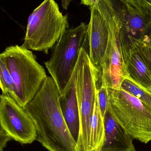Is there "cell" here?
I'll list each match as a JSON object with an SVG mask.
<instances>
[{
  "label": "cell",
  "mask_w": 151,
  "mask_h": 151,
  "mask_svg": "<svg viewBox=\"0 0 151 151\" xmlns=\"http://www.w3.org/2000/svg\"><path fill=\"white\" fill-rule=\"evenodd\" d=\"M59 95L53 78L47 76L24 109L34 123L36 140L45 149L48 151H78L64 119Z\"/></svg>",
  "instance_id": "6da1fadb"
},
{
  "label": "cell",
  "mask_w": 151,
  "mask_h": 151,
  "mask_svg": "<svg viewBox=\"0 0 151 151\" xmlns=\"http://www.w3.org/2000/svg\"><path fill=\"white\" fill-rule=\"evenodd\" d=\"M1 54L13 81L15 100L24 108L47 76L45 70L32 52L22 46L8 47Z\"/></svg>",
  "instance_id": "7a4b0ae2"
},
{
  "label": "cell",
  "mask_w": 151,
  "mask_h": 151,
  "mask_svg": "<svg viewBox=\"0 0 151 151\" xmlns=\"http://www.w3.org/2000/svg\"><path fill=\"white\" fill-rule=\"evenodd\" d=\"M67 15H63L55 0H44L29 16L22 47L46 54L69 29Z\"/></svg>",
  "instance_id": "3957f363"
},
{
  "label": "cell",
  "mask_w": 151,
  "mask_h": 151,
  "mask_svg": "<svg viewBox=\"0 0 151 151\" xmlns=\"http://www.w3.org/2000/svg\"><path fill=\"white\" fill-rule=\"evenodd\" d=\"M118 28L125 64L138 46L150 42L151 12L142 11L124 0H104Z\"/></svg>",
  "instance_id": "277c9868"
},
{
  "label": "cell",
  "mask_w": 151,
  "mask_h": 151,
  "mask_svg": "<svg viewBox=\"0 0 151 151\" xmlns=\"http://www.w3.org/2000/svg\"><path fill=\"white\" fill-rule=\"evenodd\" d=\"M88 24L81 23L66 30L54 45L45 66L60 93L66 88L78 62L81 49L88 44Z\"/></svg>",
  "instance_id": "5b68a950"
},
{
  "label": "cell",
  "mask_w": 151,
  "mask_h": 151,
  "mask_svg": "<svg viewBox=\"0 0 151 151\" xmlns=\"http://www.w3.org/2000/svg\"><path fill=\"white\" fill-rule=\"evenodd\" d=\"M76 67V84L80 121L76 146L78 151H91V127L96 95L98 71L91 62L85 48L81 49Z\"/></svg>",
  "instance_id": "8992f818"
},
{
  "label": "cell",
  "mask_w": 151,
  "mask_h": 151,
  "mask_svg": "<svg viewBox=\"0 0 151 151\" xmlns=\"http://www.w3.org/2000/svg\"><path fill=\"white\" fill-rule=\"evenodd\" d=\"M109 109L134 139L151 141V112L137 98L120 88H108Z\"/></svg>",
  "instance_id": "52a82bcc"
},
{
  "label": "cell",
  "mask_w": 151,
  "mask_h": 151,
  "mask_svg": "<svg viewBox=\"0 0 151 151\" xmlns=\"http://www.w3.org/2000/svg\"><path fill=\"white\" fill-rule=\"evenodd\" d=\"M0 125L12 139L22 144L36 140L34 123L24 108L9 95H0Z\"/></svg>",
  "instance_id": "ba28073f"
},
{
  "label": "cell",
  "mask_w": 151,
  "mask_h": 151,
  "mask_svg": "<svg viewBox=\"0 0 151 151\" xmlns=\"http://www.w3.org/2000/svg\"><path fill=\"white\" fill-rule=\"evenodd\" d=\"M97 71V86L103 85L107 88L119 89L127 77L118 28L111 14L109 42Z\"/></svg>",
  "instance_id": "9c48e42d"
},
{
  "label": "cell",
  "mask_w": 151,
  "mask_h": 151,
  "mask_svg": "<svg viewBox=\"0 0 151 151\" xmlns=\"http://www.w3.org/2000/svg\"><path fill=\"white\" fill-rule=\"evenodd\" d=\"M90 9V20L87 31L88 55L91 63L98 70L109 42L111 14L104 0L91 6Z\"/></svg>",
  "instance_id": "30bf717a"
},
{
  "label": "cell",
  "mask_w": 151,
  "mask_h": 151,
  "mask_svg": "<svg viewBox=\"0 0 151 151\" xmlns=\"http://www.w3.org/2000/svg\"><path fill=\"white\" fill-rule=\"evenodd\" d=\"M104 121V139L100 151H136L134 138L115 119L109 107Z\"/></svg>",
  "instance_id": "8fae6325"
},
{
  "label": "cell",
  "mask_w": 151,
  "mask_h": 151,
  "mask_svg": "<svg viewBox=\"0 0 151 151\" xmlns=\"http://www.w3.org/2000/svg\"><path fill=\"white\" fill-rule=\"evenodd\" d=\"M76 67L64 90L60 93L59 104L65 123L76 142L80 129V112L76 91Z\"/></svg>",
  "instance_id": "7c38bea8"
},
{
  "label": "cell",
  "mask_w": 151,
  "mask_h": 151,
  "mask_svg": "<svg viewBox=\"0 0 151 151\" xmlns=\"http://www.w3.org/2000/svg\"><path fill=\"white\" fill-rule=\"evenodd\" d=\"M127 77L139 86L151 91L150 71L137 50L125 63Z\"/></svg>",
  "instance_id": "4fadbf2b"
},
{
  "label": "cell",
  "mask_w": 151,
  "mask_h": 151,
  "mask_svg": "<svg viewBox=\"0 0 151 151\" xmlns=\"http://www.w3.org/2000/svg\"><path fill=\"white\" fill-rule=\"evenodd\" d=\"M104 124L99 107L96 91L94 110L91 118L90 134L91 151H100L104 142Z\"/></svg>",
  "instance_id": "5bb4252c"
},
{
  "label": "cell",
  "mask_w": 151,
  "mask_h": 151,
  "mask_svg": "<svg viewBox=\"0 0 151 151\" xmlns=\"http://www.w3.org/2000/svg\"><path fill=\"white\" fill-rule=\"evenodd\" d=\"M120 88L137 98L151 112V91L143 88L128 77L122 83Z\"/></svg>",
  "instance_id": "9a60e30c"
},
{
  "label": "cell",
  "mask_w": 151,
  "mask_h": 151,
  "mask_svg": "<svg viewBox=\"0 0 151 151\" xmlns=\"http://www.w3.org/2000/svg\"><path fill=\"white\" fill-rule=\"evenodd\" d=\"M0 88L3 94L9 95L15 100L14 84L6 63L0 54Z\"/></svg>",
  "instance_id": "2e32d148"
},
{
  "label": "cell",
  "mask_w": 151,
  "mask_h": 151,
  "mask_svg": "<svg viewBox=\"0 0 151 151\" xmlns=\"http://www.w3.org/2000/svg\"><path fill=\"white\" fill-rule=\"evenodd\" d=\"M97 96L100 114L104 120L105 114L109 106L108 88L103 85L97 87Z\"/></svg>",
  "instance_id": "e0dca14e"
},
{
  "label": "cell",
  "mask_w": 151,
  "mask_h": 151,
  "mask_svg": "<svg viewBox=\"0 0 151 151\" xmlns=\"http://www.w3.org/2000/svg\"><path fill=\"white\" fill-rule=\"evenodd\" d=\"M143 61L147 65L151 76V45L148 42L141 43L137 48Z\"/></svg>",
  "instance_id": "ac0fdd59"
},
{
  "label": "cell",
  "mask_w": 151,
  "mask_h": 151,
  "mask_svg": "<svg viewBox=\"0 0 151 151\" xmlns=\"http://www.w3.org/2000/svg\"><path fill=\"white\" fill-rule=\"evenodd\" d=\"M128 4L142 11L151 12V0H124Z\"/></svg>",
  "instance_id": "d6986e66"
},
{
  "label": "cell",
  "mask_w": 151,
  "mask_h": 151,
  "mask_svg": "<svg viewBox=\"0 0 151 151\" xmlns=\"http://www.w3.org/2000/svg\"><path fill=\"white\" fill-rule=\"evenodd\" d=\"M12 140L10 137L4 130L0 125V150H3Z\"/></svg>",
  "instance_id": "ffe728a7"
},
{
  "label": "cell",
  "mask_w": 151,
  "mask_h": 151,
  "mask_svg": "<svg viewBox=\"0 0 151 151\" xmlns=\"http://www.w3.org/2000/svg\"><path fill=\"white\" fill-rule=\"evenodd\" d=\"M101 1L102 0H81V3L83 5L91 7L97 4Z\"/></svg>",
  "instance_id": "44dd1931"
},
{
  "label": "cell",
  "mask_w": 151,
  "mask_h": 151,
  "mask_svg": "<svg viewBox=\"0 0 151 151\" xmlns=\"http://www.w3.org/2000/svg\"><path fill=\"white\" fill-rule=\"evenodd\" d=\"M150 43L151 45V31L150 35Z\"/></svg>",
  "instance_id": "7402d4cb"
},
{
  "label": "cell",
  "mask_w": 151,
  "mask_h": 151,
  "mask_svg": "<svg viewBox=\"0 0 151 151\" xmlns=\"http://www.w3.org/2000/svg\"><path fill=\"white\" fill-rule=\"evenodd\" d=\"M62 1H72V0H62Z\"/></svg>",
  "instance_id": "603a6c76"
},
{
  "label": "cell",
  "mask_w": 151,
  "mask_h": 151,
  "mask_svg": "<svg viewBox=\"0 0 151 151\" xmlns=\"http://www.w3.org/2000/svg\"><path fill=\"white\" fill-rule=\"evenodd\" d=\"M0 151H4L3 150H0Z\"/></svg>",
  "instance_id": "cb8c5ba5"
}]
</instances>
